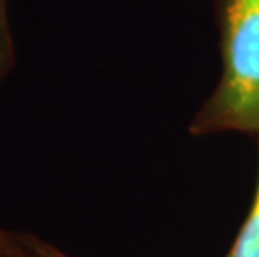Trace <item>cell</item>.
Instances as JSON below:
<instances>
[{"label":"cell","mask_w":259,"mask_h":257,"mask_svg":"<svg viewBox=\"0 0 259 257\" xmlns=\"http://www.w3.org/2000/svg\"><path fill=\"white\" fill-rule=\"evenodd\" d=\"M37 247H38V250H40V254L44 257H67L65 254L60 252V250H57L56 247H52V245L42 242V240H38V242H37Z\"/></svg>","instance_id":"cell-4"},{"label":"cell","mask_w":259,"mask_h":257,"mask_svg":"<svg viewBox=\"0 0 259 257\" xmlns=\"http://www.w3.org/2000/svg\"><path fill=\"white\" fill-rule=\"evenodd\" d=\"M15 64L14 40L9 24V0H0V82ZM38 239L30 234L5 231L0 227V257H44L37 247Z\"/></svg>","instance_id":"cell-2"},{"label":"cell","mask_w":259,"mask_h":257,"mask_svg":"<svg viewBox=\"0 0 259 257\" xmlns=\"http://www.w3.org/2000/svg\"><path fill=\"white\" fill-rule=\"evenodd\" d=\"M223 74L194 134H259V0H216Z\"/></svg>","instance_id":"cell-1"},{"label":"cell","mask_w":259,"mask_h":257,"mask_svg":"<svg viewBox=\"0 0 259 257\" xmlns=\"http://www.w3.org/2000/svg\"><path fill=\"white\" fill-rule=\"evenodd\" d=\"M228 257H259V182L252 209Z\"/></svg>","instance_id":"cell-3"}]
</instances>
